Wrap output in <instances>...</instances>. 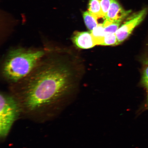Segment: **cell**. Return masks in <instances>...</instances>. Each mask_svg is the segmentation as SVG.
<instances>
[{
  "instance_id": "15",
  "label": "cell",
  "mask_w": 148,
  "mask_h": 148,
  "mask_svg": "<svg viewBox=\"0 0 148 148\" xmlns=\"http://www.w3.org/2000/svg\"><path fill=\"white\" fill-rule=\"evenodd\" d=\"M143 62L144 63L145 65L148 64V53L147 55V56H146L145 58H144Z\"/></svg>"
},
{
  "instance_id": "14",
  "label": "cell",
  "mask_w": 148,
  "mask_h": 148,
  "mask_svg": "<svg viewBox=\"0 0 148 148\" xmlns=\"http://www.w3.org/2000/svg\"><path fill=\"white\" fill-rule=\"evenodd\" d=\"M144 108H145V109H148V94Z\"/></svg>"
},
{
  "instance_id": "12",
  "label": "cell",
  "mask_w": 148,
  "mask_h": 148,
  "mask_svg": "<svg viewBox=\"0 0 148 148\" xmlns=\"http://www.w3.org/2000/svg\"><path fill=\"white\" fill-rule=\"evenodd\" d=\"M99 1L100 3L103 18H105L110 8L111 0H99Z\"/></svg>"
},
{
  "instance_id": "4",
  "label": "cell",
  "mask_w": 148,
  "mask_h": 148,
  "mask_svg": "<svg viewBox=\"0 0 148 148\" xmlns=\"http://www.w3.org/2000/svg\"><path fill=\"white\" fill-rule=\"evenodd\" d=\"M148 12V9L145 8L133 14L118 29L116 33L117 45L122 43L128 38L132 31L142 23Z\"/></svg>"
},
{
  "instance_id": "2",
  "label": "cell",
  "mask_w": 148,
  "mask_h": 148,
  "mask_svg": "<svg viewBox=\"0 0 148 148\" xmlns=\"http://www.w3.org/2000/svg\"><path fill=\"white\" fill-rule=\"evenodd\" d=\"M45 53L43 49L14 48L9 51L1 66L3 80L14 84L27 76L34 68Z\"/></svg>"
},
{
  "instance_id": "7",
  "label": "cell",
  "mask_w": 148,
  "mask_h": 148,
  "mask_svg": "<svg viewBox=\"0 0 148 148\" xmlns=\"http://www.w3.org/2000/svg\"><path fill=\"white\" fill-rule=\"evenodd\" d=\"M88 10L90 13L97 19L98 18H103L99 0H90Z\"/></svg>"
},
{
  "instance_id": "1",
  "label": "cell",
  "mask_w": 148,
  "mask_h": 148,
  "mask_svg": "<svg viewBox=\"0 0 148 148\" xmlns=\"http://www.w3.org/2000/svg\"><path fill=\"white\" fill-rule=\"evenodd\" d=\"M45 53L26 76L11 84L21 109L31 113L55 106L74 88L73 73L63 47L47 45Z\"/></svg>"
},
{
  "instance_id": "3",
  "label": "cell",
  "mask_w": 148,
  "mask_h": 148,
  "mask_svg": "<svg viewBox=\"0 0 148 148\" xmlns=\"http://www.w3.org/2000/svg\"><path fill=\"white\" fill-rule=\"evenodd\" d=\"M0 103V136L4 138L19 116L21 109L14 96L4 92L1 93Z\"/></svg>"
},
{
  "instance_id": "6",
  "label": "cell",
  "mask_w": 148,
  "mask_h": 148,
  "mask_svg": "<svg viewBox=\"0 0 148 148\" xmlns=\"http://www.w3.org/2000/svg\"><path fill=\"white\" fill-rule=\"evenodd\" d=\"M131 10H125L117 0H111V3L105 19L122 22L130 13Z\"/></svg>"
},
{
  "instance_id": "5",
  "label": "cell",
  "mask_w": 148,
  "mask_h": 148,
  "mask_svg": "<svg viewBox=\"0 0 148 148\" xmlns=\"http://www.w3.org/2000/svg\"><path fill=\"white\" fill-rule=\"evenodd\" d=\"M71 40L77 47L81 49H90L96 45L90 31H75L72 36Z\"/></svg>"
},
{
  "instance_id": "9",
  "label": "cell",
  "mask_w": 148,
  "mask_h": 148,
  "mask_svg": "<svg viewBox=\"0 0 148 148\" xmlns=\"http://www.w3.org/2000/svg\"><path fill=\"white\" fill-rule=\"evenodd\" d=\"M83 16L85 25L90 31H92L99 25L97 18L88 11L83 12Z\"/></svg>"
},
{
  "instance_id": "11",
  "label": "cell",
  "mask_w": 148,
  "mask_h": 148,
  "mask_svg": "<svg viewBox=\"0 0 148 148\" xmlns=\"http://www.w3.org/2000/svg\"><path fill=\"white\" fill-rule=\"evenodd\" d=\"M101 45H117V39L116 33H105Z\"/></svg>"
},
{
  "instance_id": "8",
  "label": "cell",
  "mask_w": 148,
  "mask_h": 148,
  "mask_svg": "<svg viewBox=\"0 0 148 148\" xmlns=\"http://www.w3.org/2000/svg\"><path fill=\"white\" fill-rule=\"evenodd\" d=\"M90 31L96 45H101L105 34L103 23L99 24L97 27Z\"/></svg>"
},
{
  "instance_id": "10",
  "label": "cell",
  "mask_w": 148,
  "mask_h": 148,
  "mask_svg": "<svg viewBox=\"0 0 148 148\" xmlns=\"http://www.w3.org/2000/svg\"><path fill=\"white\" fill-rule=\"evenodd\" d=\"M121 22L105 19L103 23L105 33H116L120 27Z\"/></svg>"
},
{
  "instance_id": "13",
  "label": "cell",
  "mask_w": 148,
  "mask_h": 148,
  "mask_svg": "<svg viewBox=\"0 0 148 148\" xmlns=\"http://www.w3.org/2000/svg\"><path fill=\"white\" fill-rule=\"evenodd\" d=\"M144 69L142 75L141 82L144 88L148 90V64Z\"/></svg>"
}]
</instances>
